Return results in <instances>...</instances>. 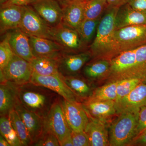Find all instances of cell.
I'll list each match as a JSON object with an SVG mask.
<instances>
[{
	"label": "cell",
	"mask_w": 146,
	"mask_h": 146,
	"mask_svg": "<svg viewBox=\"0 0 146 146\" xmlns=\"http://www.w3.org/2000/svg\"><path fill=\"white\" fill-rule=\"evenodd\" d=\"M0 146H11L7 141L1 135L0 136Z\"/></svg>",
	"instance_id": "obj_42"
},
{
	"label": "cell",
	"mask_w": 146,
	"mask_h": 146,
	"mask_svg": "<svg viewBox=\"0 0 146 146\" xmlns=\"http://www.w3.org/2000/svg\"><path fill=\"white\" fill-rule=\"evenodd\" d=\"M6 33L9 44L14 54L31 62L35 57L28 35L19 28L11 30Z\"/></svg>",
	"instance_id": "obj_17"
},
{
	"label": "cell",
	"mask_w": 146,
	"mask_h": 146,
	"mask_svg": "<svg viewBox=\"0 0 146 146\" xmlns=\"http://www.w3.org/2000/svg\"><path fill=\"white\" fill-rule=\"evenodd\" d=\"M0 133L11 146H23L16 131L11 125L8 116H1Z\"/></svg>",
	"instance_id": "obj_31"
},
{
	"label": "cell",
	"mask_w": 146,
	"mask_h": 146,
	"mask_svg": "<svg viewBox=\"0 0 146 146\" xmlns=\"http://www.w3.org/2000/svg\"><path fill=\"white\" fill-rule=\"evenodd\" d=\"M100 19L84 18L77 30L82 41L89 47L96 35Z\"/></svg>",
	"instance_id": "obj_29"
},
{
	"label": "cell",
	"mask_w": 146,
	"mask_h": 146,
	"mask_svg": "<svg viewBox=\"0 0 146 146\" xmlns=\"http://www.w3.org/2000/svg\"><path fill=\"white\" fill-rule=\"evenodd\" d=\"M33 146H59V141L54 133L45 129L44 132L41 138Z\"/></svg>",
	"instance_id": "obj_34"
},
{
	"label": "cell",
	"mask_w": 146,
	"mask_h": 146,
	"mask_svg": "<svg viewBox=\"0 0 146 146\" xmlns=\"http://www.w3.org/2000/svg\"><path fill=\"white\" fill-rule=\"evenodd\" d=\"M31 82L50 89L67 100L82 102L78 97L65 83L61 74L42 76L33 72Z\"/></svg>",
	"instance_id": "obj_10"
},
{
	"label": "cell",
	"mask_w": 146,
	"mask_h": 146,
	"mask_svg": "<svg viewBox=\"0 0 146 146\" xmlns=\"http://www.w3.org/2000/svg\"><path fill=\"white\" fill-rule=\"evenodd\" d=\"M87 1L78 0L62 5V23L69 27L77 30L85 18V5Z\"/></svg>",
	"instance_id": "obj_19"
},
{
	"label": "cell",
	"mask_w": 146,
	"mask_h": 146,
	"mask_svg": "<svg viewBox=\"0 0 146 146\" xmlns=\"http://www.w3.org/2000/svg\"><path fill=\"white\" fill-rule=\"evenodd\" d=\"M25 10V6L15 5L1 7L0 10L1 34L18 28Z\"/></svg>",
	"instance_id": "obj_20"
},
{
	"label": "cell",
	"mask_w": 146,
	"mask_h": 146,
	"mask_svg": "<svg viewBox=\"0 0 146 146\" xmlns=\"http://www.w3.org/2000/svg\"><path fill=\"white\" fill-rule=\"evenodd\" d=\"M29 36L35 57H48L58 59L64 53L62 47L53 40L44 37Z\"/></svg>",
	"instance_id": "obj_18"
},
{
	"label": "cell",
	"mask_w": 146,
	"mask_h": 146,
	"mask_svg": "<svg viewBox=\"0 0 146 146\" xmlns=\"http://www.w3.org/2000/svg\"><path fill=\"white\" fill-rule=\"evenodd\" d=\"M19 28L28 36L51 39L50 27L36 13L31 5L25 6L23 15Z\"/></svg>",
	"instance_id": "obj_9"
},
{
	"label": "cell",
	"mask_w": 146,
	"mask_h": 146,
	"mask_svg": "<svg viewBox=\"0 0 146 146\" xmlns=\"http://www.w3.org/2000/svg\"><path fill=\"white\" fill-rule=\"evenodd\" d=\"M119 9V7H108L100 19L96 35L89 46V50L92 54V59L110 60L117 55L115 49L114 35L116 30L115 18Z\"/></svg>",
	"instance_id": "obj_2"
},
{
	"label": "cell",
	"mask_w": 146,
	"mask_h": 146,
	"mask_svg": "<svg viewBox=\"0 0 146 146\" xmlns=\"http://www.w3.org/2000/svg\"><path fill=\"white\" fill-rule=\"evenodd\" d=\"M128 78L146 80V44L121 52L110 60V72L105 82Z\"/></svg>",
	"instance_id": "obj_1"
},
{
	"label": "cell",
	"mask_w": 146,
	"mask_h": 146,
	"mask_svg": "<svg viewBox=\"0 0 146 146\" xmlns=\"http://www.w3.org/2000/svg\"><path fill=\"white\" fill-rule=\"evenodd\" d=\"M33 70L42 76L59 74L58 60L56 58L44 57H35L31 62Z\"/></svg>",
	"instance_id": "obj_26"
},
{
	"label": "cell",
	"mask_w": 146,
	"mask_h": 146,
	"mask_svg": "<svg viewBox=\"0 0 146 146\" xmlns=\"http://www.w3.org/2000/svg\"><path fill=\"white\" fill-rule=\"evenodd\" d=\"M138 112H125L113 119L108 128L110 146H128L133 141L136 135Z\"/></svg>",
	"instance_id": "obj_4"
},
{
	"label": "cell",
	"mask_w": 146,
	"mask_h": 146,
	"mask_svg": "<svg viewBox=\"0 0 146 146\" xmlns=\"http://www.w3.org/2000/svg\"><path fill=\"white\" fill-rule=\"evenodd\" d=\"M61 104L66 121L72 131H84L89 118L82 102L61 98Z\"/></svg>",
	"instance_id": "obj_11"
},
{
	"label": "cell",
	"mask_w": 146,
	"mask_h": 146,
	"mask_svg": "<svg viewBox=\"0 0 146 146\" xmlns=\"http://www.w3.org/2000/svg\"><path fill=\"white\" fill-rule=\"evenodd\" d=\"M146 131V105L141 108L138 112V121L136 126L135 138L141 135Z\"/></svg>",
	"instance_id": "obj_36"
},
{
	"label": "cell",
	"mask_w": 146,
	"mask_h": 146,
	"mask_svg": "<svg viewBox=\"0 0 146 146\" xmlns=\"http://www.w3.org/2000/svg\"><path fill=\"white\" fill-rule=\"evenodd\" d=\"M52 40L56 42L65 53H78L89 50V47L84 42L77 30L62 23L51 27Z\"/></svg>",
	"instance_id": "obj_6"
},
{
	"label": "cell",
	"mask_w": 146,
	"mask_h": 146,
	"mask_svg": "<svg viewBox=\"0 0 146 146\" xmlns=\"http://www.w3.org/2000/svg\"><path fill=\"white\" fill-rule=\"evenodd\" d=\"M63 80L81 102L88 99L94 89L90 81L79 74L63 76Z\"/></svg>",
	"instance_id": "obj_25"
},
{
	"label": "cell",
	"mask_w": 146,
	"mask_h": 146,
	"mask_svg": "<svg viewBox=\"0 0 146 146\" xmlns=\"http://www.w3.org/2000/svg\"><path fill=\"white\" fill-rule=\"evenodd\" d=\"M60 96L52 90L31 82L18 85L19 102L27 109L44 119Z\"/></svg>",
	"instance_id": "obj_3"
},
{
	"label": "cell",
	"mask_w": 146,
	"mask_h": 146,
	"mask_svg": "<svg viewBox=\"0 0 146 146\" xmlns=\"http://www.w3.org/2000/svg\"><path fill=\"white\" fill-rule=\"evenodd\" d=\"M127 3L133 9L146 13V0H129Z\"/></svg>",
	"instance_id": "obj_37"
},
{
	"label": "cell",
	"mask_w": 146,
	"mask_h": 146,
	"mask_svg": "<svg viewBox=\"0 0 146 146\" xmlns=\"http://www.w3.org/2000/svg\"><path fill=\"white\" fill-rule=\"evenodd\" d=\"M0 72L1 82L7 81L21 85L30 82L33 70L30 62L15 54Z\"/></svg>",
	"instance_id": "obj_7"
},
{
	"label": "cell",
	"mask_w": 146,
	"mask_h": 146,
	"mask_svg": "<svg viewBox=\"0 0 146 146\" xmlns=\"http://www.w3.org/2000/svg\"><path fill=\"white\" fill-rule=\"evenodd\" d=\"M61 146H73V143L71 135L64 139L60 143Z\"/></svg>",
	"instance_id": "obj_41"
},
{
	"label": "cell",
	"mask_w": 146,
	"mask_h": 146,
	"mask_svg": "<svg viewBox=\"0 0 146 146\" xmlns=\"http://www.w3.org/2000/svg\"><path fill=\"white\" fill-rule=\"evenodd\" d=\"M14 110L18 112L26 126L33 145L44 132V119L27 109L19 100L16 103Z\"/></svg>",
	"instance_id": "obj_15"
},
{
	"label": "cell",
	"mask_w": 146,
	"mask_h": 146,
	"mask_svg": "<svg viewBox=\"0 0 146 146\" xmlns=\"http://www.w3.org/2000/svg\"><path fill=\"white\" fill-rule=\"evenodd\" d=\"M92 59L89 50L78 53H63L58 59L59 72L63 76L78 74L84 65Z\"/></svg>",
	"instance_id": "obj_16"
},
{
	"label": "cell",
	"mask_w": 146,
	"mask_h": 146,
	"mask_svg": "<svg viewBox=\"0 0 146 146\" xmlns=\"http://www.w3.org/2000/svg\"><path fill=\"white\" fill-rule=\"evenodd\" d=\"M71 136L74 146H90L89 138L84 131H72Z\"/></svg>",
	"instance_id": "obj_35"
},
{
	"label": "cell",
	"mask_w": 146,
	"mask_h": 146,
	"mask_svg": "<svg viewBox=\"0 0 146 146\" xmlns=\"http://www.w3.org/2000/svg\"><path fill=\"white\" fill-rule=\"evenodd\" d=\"M117 81V96L115 101L125 96L139 84L146 80L139 78H128Z\"/></svg>",
	"instance_id": "obj_32"
},
{
	"label": "cell",
	"mask_w": 146,
	"mask_h": 146,
	"mask_svg": "<svg viewBox=\"0 0 146 146\" xmlns=\"http://www.w3.org/2000/svg\"><path fill=\"white\" fill-rule=\"evenodd\" d=\"M117 115L127 112H138L146 105V81L143 82L125 96L115 101Z\"/></svg>",
	"instance_id": "obj_12"
},
{
	"label": "cell",
	"mask_w": 146,
	"mask_h": 146,
	"mask_svg": "<svg viewBox=\"0 0 146 146\" xmlns=\"http://www.w3.org/2000/svg\"><path fill=\"white\" fill-rule=\"evenodd\" d=\"M82 72L91 82L106 81L110 72V60L92 59L84 65Z\"/></svg>",
	"instance_id": "obj_21"
},
{
	"label": "cell",
	"mask_w": 146,
	"mask_h": 146,
	"mask_svg": "<svg viewBox=\"0 0 146 146\" xmlns=\"http://www.w3.org/2000/svg\"><path fill=\"white\" fill-rule=\"evenodd\" d=\"M60 96L53 104L45 118V129L52 132L60 143L71 135V130L65 119Z\"/></svg>",
	"instance_id": "obj_8"
},
{
	"label": "cell",
	"mask_w": 146,
	"mask_h": 146,
	"mask_svg": "<svg viewBox=\"0 0 146 146\" xmlns=\"http://www.w3.org/2000/svg\"><path fill=\"white\" fill-rule=\"evenodd\" d=\"M31 5L50 27L62 23L63 10L57 0H36Z\"/></svg>",
	"instance_id": "obj_14"
},
{
	"label": "cell",
	"mask_w": 146,
	"mask_h": 146,
	"mask_svg": "<svg viewBox=\"0 0 146 146\" xmlns=\"http://www.w3.org/2000/svg\"><path fill=\"white\" fill-rule=\"evenodd\" d=\"M14 55L6 34L0 43V70H3L5 68Z\"/></svg>",
	"instance_id": "obj_33"
},
{
	"label": "cell",
	"mask_w": 146,
	"mask_h": 146,
	"mask_svg": "<svg viewBox=\"0 0 146 146\" xmlns=\"http://www.w3.org/2000/svg\"><path fill=\"white\" fill-rule=\"evenodd\" d=\"M108 7L106 0H88L85 5V18L100 19Z\"/></svg>",
	"instance_id": "obj_30"
},
{
	"label": "cell",
	"mask_w": 146,
	"mask_h": 146,
	"mask_svg": "<svg viewBox=\"0 0 146 146\" xmlns=\"http://www.w3.org/2000/svg\"><path fill=\"white\" fill-rule=\"evenodd\" d=\"M128 146H146V131L134 138Z\"/></svg>",
	"instance_id": "obj_39"
},
{
	"label": "cell",
	"mask_w": 146,
	"mask_h": 146,
	"mask_svg": "<svg viewBox=\"0 0 146 146\" xmlns=\"http://www.w3.org/2000/svg\"><path fill=\"white\" fill-rule=\"evenodd\" d=\"M89 119L98 120L108 124L117 116L115 101H96L86 100L82 102Z\"/></svg>",
	"instance_id": "obj_13"
},
{
	"label": "cell",
	"mask_w": 146,
	"mask_h": 146,
	"mask_svg": "<svg viewBox=\"0 0 146 146\" xmlns=\"http://www.w3.org/2000/svg\"><path fill=\"white\" fill-rule=\"evenodd\" d=\"M117 55L146 44V25H136L116 29L114 35Z\"/></svg>",
	"instance_id": "obj_5"
},
{
	"label": "cell",
	"mask_w": 146,
	"mask_h": 146,
	"mask_svg": "<svg viewBox=\"0 0 146 146\" xmlns=\"http://www.w3.org/2000/svg\"><path fill=\"white\" fill-rule=\"evenodd\" d=\"M109 6L119 7L128 3L129 0H106Z\"/></svg>",
	"instance_id": "obj_40"
},
{
	"label": "cell",
	"mask_w": 146,
	"mask_h": 146,
	"mask_svg": "<svg viewBox=\"0 0 146 146\" xmlns=\"http://www.w3.org/2000/svg\"><path fill=\"white\" fill-rule=\"evenodd\" d=\"M18 85L9 82H1L0 85V115L8 116L15 108L18 102Z\"/></svg>",
	"instance_id": "obj_24"
},
{
	"label": "cell",
	"mask_w": 146,
	"mask_h": 146,
	"mask_svg": "<svg viewBox=\"0 0 146 146\" xmlns=\"http://www.w3.org/2000/svg\"><path fill=\"white\" fill-rule=\"evenodd\" d=\"M109 125L98 121L89 119L84 131L90 142V146H110Z\"/></svg>",
	"instance_id": "obj_23"
},
{
	"label": "cell",
	"mask_w": 146,
	"mask_h": 146,
	"mask_svg": "<svg viewBox=\"0 0 146 146\" xmlns=\"http://www.w3.org/2000/svg\"><path fill=\"white\" fill-rule=\"evenodd\" d=\"M59 2L61 6L64 5L67 3L73 1H78V0H57ZM81 1H88V0H81Z\"/></svg>",
	"instance_id": "obj_43"
},
{
	"label": "cell",
	"mask_w": 146,
	"mask_h": 146,
	"mask_svg": "<svg viewBox=\"0 0 146 146\" xmlns=\"http://www.w3.org/2000/svg\"><path fill=\"white\" fill-rule=\"evenodd\" d=\"M36 1V0H8L5 3L1 5V7L11 5L21 6L31 5Z\"/></svg>",
	"instance_id": "obj_38"
},
{
	"label": "cell",
	"mask_w": 146,
	"mask_h": 146,
	"mask_svg": "<svg viewBox=\"0 0 146 146\" xmlns=\"http://www.w3.org/2000/svg\"><path fill=\"white\" fill-rule=\"evenodd\" d=\"M116 29L130 26L146 25V13L133 9L128 3L118 9L115 18Z\"/></svg>",
	"instance_id": "obj_22"
},
{
	"label": "cell",
	"mask_w": 146,
	"mask_h": 146,
	"mask_svg": "<svg viewBox=\"0 0 146 146\" xmlns=\"http://www.w3.org/2000/svg\"><path fill=\"white\" fill-rule=\"evenodd\" d=\"M8 0H0V5H2L5 3Z\"/></svg>",
	"instance_id": "obj_44"
},
{
	"label": "cell",
	"mask_w": 146,
	"mask_h": 146,
	"mask_svg": "<svg viewBox=\"0 0 146 146\" xmlns=\"http://www.w3.org/2000/svg\"><path fill=\"white\" fill-rule=\"evenodd\" d=\"M118 81L106 82L104 85L94 89L88 99L96 101L116 100Z\"/></svg>",
	"instance_id": "obj_28"
},
{
	"label": "cell",
	"mask_w": 146,
	"mask_h": 146,
	"mask_svg": "<svg viewBox=\"0 0 146 146\" xmlns=\"http://www.w3.org/2000/svg\"><path fill=\"white\" fill-rule=\"evenodd\" d=\"M11 125L16 131L23 146L33 145L32 141L28 130L18 112L13 110L8 115Z\"/></svg>",
	"instance_id": "obj_27"
}]
</instances>
